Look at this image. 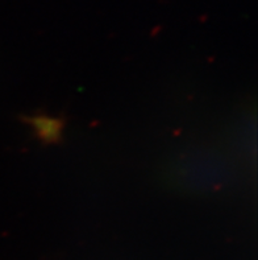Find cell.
I'll list each match as a JSON object with an SVG mask.
<instances>
[{
	"instance_id": "obj_1",
	"label": "cell",
	"mask_w": 258,
	"mask_h": 260,
	"mask_svg": "<svg viewBox=\"0 0 258 260\" xmlns=\"http://www.w3.org/2000/svg\"><path fill=\"white\" fill-rule=\"evenodd\" d=\"M28 122L36 131V135L46 143L58 142L59 136L62 134L63 123L57 118L37 115L28 119Z\"/></svg>"
}]
</instances>
